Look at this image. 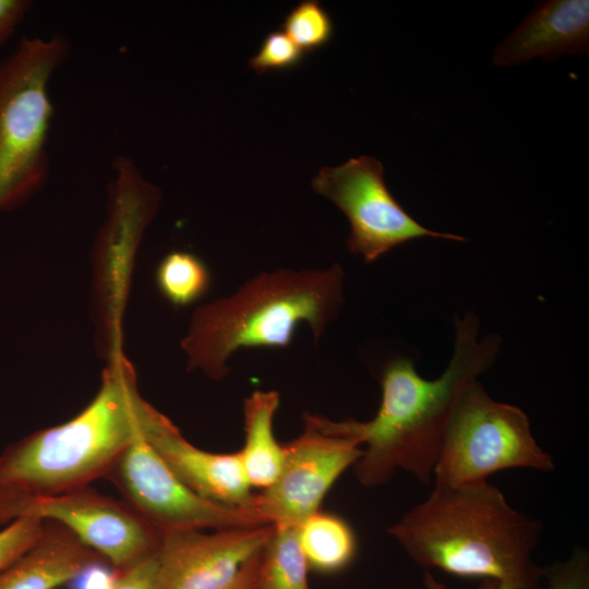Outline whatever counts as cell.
Masks as SVG:
<instances>
[{"instance_id":"obj_14","label":"cell","mask_w":589,"mask_h":589,"mask_svg":"<svg viewBox=\"0 0 589 589\" xmlns=\"http://www.w3.org/2000/svg\"><path fill=\"white\" fill-rule=\"evenodd\" d=\"M99 562L106 561L68 528L45 520L36 541L0 572V589H60Z\"/></svg>"},{"instance_id":"obj_23","label":"cell","mask_w":589,"mask_h":589,"mask_svg":"<svg viewBox=\"0 0 589 589\" xmlns=\"http://www.w3.org/2000/svg\"><path fill=\"white\" fill-rule=\"evenodd\" d=\"M157 573V555H149L135 564L117 570L110 589H153Z\"/></svg>"},{"instance_id":"obj_1","label":"cell","mask_w":589,"mask_h":589,"mask_svg":"<svg viewBox=\"0 0 589 589\" xmlns=\"http://www.w3.org/2000/svg\"><path fill=\"white\" fill-rule=\"evenodd\" d=\"M478 326L472 313L456 321L453 357L437 378L422 377L407 358L387 362L380 375L381 402L372 419L334 421L312 414L323 430L364 445L352 466L363 486L384 485L399 469L423 484L432 482L442 437L457 400L497 356L498 338L479 339Z\"/></svg>"},{"instance_id":"obj_17","label":"cell","mask_w":589,"mask_h":589,"mask_svg":"<svg viewBox=\"0 0 589 589\" xmlns=\"http://www.w3.org/2000/svg\"><path fill=\"white\" fill-rule=\"evenodd\" d=\"M296 526L274 525L261 552L254 589H310Z\"/></svg>"},{"instance_id":"obj_13","label":"cell","mask_w":589,"mask_h":589,"mask_svg":"<svg viewBox=\"0 0 589 589\" xmlns=\"http://www.w3.org/2000/svg\"><path fill=\"white\" fill-rule=\"evenodd\" d=\"M588 48L589 1L551 0L536 5L497 45L492 60L496 67L507 68L534 58L587 55Z\"/></svg>"},{"instance_id":"obj_16","label":"cell","mask_w":589,"mask_h":589,"mask_svg":"<svg viewBox=\"0 0 589 589\" xmlns=\"http://www.w3.org/2000/svg\"><path fill=\"white\" fill-rule=\"evenodd\" d=\"M297 532L309 570L337 574L356 557V533L350 524L337 514L320 509L302 521Z\"/></svg>"},{"instance_id":"obj_22","label":"cell","mask_w":589,"mask_h":589,"mask_svg":"<svg viewBox=\"0 0 589 589\" xmlns=\"http://www.w3.org/2000/svg\"><path fill=\"white\" fill-rule=\"evenodd\" d=\"M45 520L22 516L0 529V572L23 554L39 537Z\"/></svg>"},{"instance_id":"obj_19","label":"cell","mask_w":589,"mask_h":589,"mask_svg":"<svg viewBox=\"0 0 589 589\" xmlns=\"http://www.w3.org/2000/svg\"><path fill=\"white\" fill-rule=\"evenodd\" d=\"M280 27L305 55L324 48L334 36L333 19L317 0H303L292 7Z\"/></svg>"},{"instance_id":"obj_12","label":"cell","mask_w":589,"mask_h":589,"mask_svg":"<svg viewBox=\"0 0 589 589\" xmlns=\"http://www.w3.org/2000/svg\"><path fill=\"white\" fill-rule=\"evenodd\" d=\"M137 417L146 440L187 488L213 503L253 514L254 494L238 452L213 453L194 446L142 397L137 401Z\"/></svg>"},{"instance_id":"obj_15","label":"cell","mask_w":589,"mask_h":589,"mask_svg":"<svg viewBox=\"0 0 589 589\" xmlns=\"http://www.w3.org/2000/svg\"><path fill=\"white\" fill-rule=\"evenodd\" d=\"M280 402L276 390H255L243 401L244 445L238 452L251 488L271 486L279 474L284 445L274 434V418Z\"/></svg>"},{"instance_id":"obj_27","label":"cell","mask_w":589,"mask_h":589,"mask_svg":"<svg viewBox=\"0 0 589 589\" xmlns=\"http://www.w3.org/2000/svg\"><path fill=\"white\" fill-rule=\"evenodd\" d=\"M423 586L425 589H447V587L437 580L430 572L424 573ZM497 581L492 579H483L478 589H496Z\"/></svg>"},{"instance_id":"obj_2","label":"cell","mask_w":589,"mask_h":589,"mask_svg":"<svg viewBox=\"0 0 589 589\" xmlns=\"http://www.w3.org/2000/svg\"><path fill=\"white\" fill-rule=\"evenodd\" d=\"M387 532L422 568L542 589V567L532 558L542 522L512 507L488 480L434 481L428 497Z\"/></svg>"},{"instance_id":"obj_24","label":"cell","mask_w":589,"mask_h":589,"mask_svg":"<svg viewBox=\"0 0 589 589\" xmlns=\"http://www.w3.org/2000/svg\"><path fill=\"white\" fill-rule=\"evenodd\" d=\"M31 7L27 0H0V47L15 33Z\"/></svg>"},{"instance_id":"obj_10","label":"cell","mask_w":589,"mask_h":589,"mask_svg":"<svg viewBox=\"0 0 589 589\" xmlns=\"http://www.w3.org/2000/svg\"><path fill=\"white\" fill-rule=\"evenodd\" d=\"M22 516L61 524L116 570L155 554L163 534L125 502L89 485L27 502Z\"/></svg>"},{"instance_id":"obj_18","label":"cell","mask_w":589,"mask_h":589,"mask_svg":"<svg viewBox=\"0 0 589 589\" xmlns=\"http://www.w3.org/2000/svg\"><path fill=\"white\" fill-rule=\"evenodd\" d=\"M156 286L161 296L176 306H187L202 299L211 288V273L196 255L172 251L156 268Z\"/></svg>"},{"instance_id":"obj_8","label":"cell","mask_w":589,"mask_h":589,"mask_svg":"<svg viewBox=\"0 0 589 589\" xmlns=\"http://www.w3.org/2000/svg\"><path fill=\"white\" fill-rule=\"evenodd\" d=\"M312 188L345 214L350 224L347 248L366 263L417 238L466 240L430 230L412 218L388 190L383 165L374 157L362 155L338 167H323Z\"/></svg>"},{"instance_id":"obj_20","label":"cell","mask_w":589,"mask_h":589,"mask_svg":"<svg viewBox=\"0 0 589 589\" xmlns=\"http://www.w3.org/2000/svg\"><path fill=\"white\" fill-rule=\"evenodd\" d=\"M305 53L280 29L268 33L257 52L249 60V67L257 74L292 70Z\"/></svg>"},{"instance_id":"obj_3","label":"cell","mask_w":589,"mask_h":589,"mask_svg":"<svg viewBox=\"0 0 589 589\" xmlns=\"http://www.w3.org/2000/svg\"><path fill=\"white\" fill-rule=\"evenodd\" d=\"M139 398L132 369L116 357L80 413L8 446L0 454V526L27 502L105 479L139 431Z\"/></svg>"},{"instance_id":"obj_21","label":"cell","mask_w":589,"mask_h":589,"mask_svg":"<svg viewBox=\"0 0 589 589\" xmlns=\"http://www.w3.org/2000/svg\"><path fill=\"white\" fill-rule=\"evenodd\" d=\"M542 589H589V551L576 545L569 556L542 567Z\"/></svg>"},{"instance_id":"obj_6","label":"cell","mask_w":589,"mask_h":589,"mask_svg":"<svg viewBox=\"0 0 589 589\" xmlns=\"http://www.w3.org/2000/svg\"><path fill=\"white\" fill-rule=\"evenodd\" d=\"M513 468L551 472L555 464L534 438L527 414L517 406L494 400L476 380L449 417L433 479L462 484Z\"/></svg>"},{"instance_id":"obj_4","label":"cell","mask_w":589,"mask_h":589,"mask_svg":"<svg viewBox=\"0 0 589 589\" xmlns=\"http://www.w3.org/2000/svg\"><path fill=\"white\" fill-rule=\"evenodd\" d=\"M344 271L276 268L261 273L230 296L199 308L181 340L189 370L219 381L240 349L288 347L306 323L317 345L342 304Z\"/></svg>"},{"instance_id":"obj_7","label":"cell","mask_w":589,"mask_h":589,"mask_svg":"<svg viewBox=\"0 0 589 589\" xmlns=\"http://www.w3.org/2000/svg\"><path fill=\"white\" fill-rule=\"evenodd\" d=\"M125 502L158 531L264 525L250 512L207 501L187 488L139 431L106 474Z\"/></svg>"},{"instance_id":"obj_25","label":"cell","mask_w":589,"mask_h":589,"mask_svg":"<svg viewBox=\"0 0 589 589\" xmlns=\"http://www.w3.org/2000/svg\"><path fill=\"white\" fill-rule=\"evenodd\" d=\"M106 562L95 563L81 572L71 582V589H110L117 570Z\"/></svg>"},{"instance_id":"obj_28","label":"cell","mask_w":589,"mask_h":589,"mask_svg":"<svg viewBox=\"0 0 589 589\" xmlns=\"http://www.w3.org/2000/svg\"><path fill=\"white\" fill-rule=\"evenodd\" d=\"M496 589H520V588L514 587V586H512L510 584H507V582L497 581Z\"/></svg>"},{"instance_id":"obj_9","label":"cell","mask_w":589,"mask_h":589,"mask_svg":"<svg viewBox=\"0 0 589 589\" xmlns=\"http://www.w3.org/2000/svg\"><path fill=\"white\" fill-rule=\"evenodd\" d=\"M302 433L284 445V460L274 483L254 494L252 512L265 524L298 527L321 509L339 477L359 459L354 441L320 428L310 413Z\"/></svg>"},{"instance_id":"obj_26","label":"cell","mask_w":589,"mask_h":589,"mask_svg":"<svg viewBox=\"0 0 589 589\" xmlns=\"http://www.w3.org/2000/svg\"><path fill=\"white\" fill-rule=\"evenodd\" d=\"M261 552L254 556L238 574V576L223 589H254Z\"/></svg>"},{"instance_id":"obj_5","label":"cell","mask_w":589,"mask_h":589,"mask_svg":"<svg viewBox=\"0 0 589 589\" xmlns=\"http://www.w3.org/2000/svg\"><path fill=\"white\" fill-rule=\"evenodd\" d=\"M64 37H24L0 61V212L26 202L45 183L53 106L49 85L65 61Z\"/></svg>"},{"instance_id":"obj_11","label":"cell","mask_w":589,"mask_h":589,"mask_svg":"<svg viewBox=\"0 0 589 589\" xmlns=\"http://www.w3.org/2000/svg\"><path fill=\"white\" fill-rule=\"evenodd\" d=\"M274 525L163 532L153 589H223L266 545Z\"/></svg>"}]
</instances>
